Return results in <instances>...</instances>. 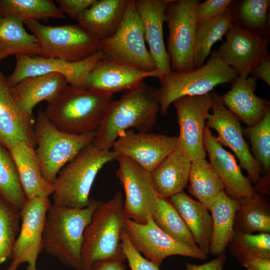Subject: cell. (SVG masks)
I'll return each instance as SVG.
<instances>
[{
	"label": "cell",
	"mask_w": 270,
	"mask_h": 270,
	"mask_svg": "<svg viewBox=\"0 0 270 270\" xmlns=\"http://www.w3.org/2000/svg\"><path fill=\"white\" fill-rule=\"evenodd\" d=\"M252 78L256 81L264 80L270 86V54L264 58L254 68L251 72Z\"/></svg>",
	"instance_id": "ee69618b"
},
{
	"label": "cell",
	"mask_w": 270,
	"mask_h": 270,
	"mask_svg": "<svg viewBox=\"0 0 270 270\" xmlns=\"http://www.w3.org/2000/svg\"><path fill=\"white\" fill-rule=\"evenodd\" d=\"M113 95L67 84L44 111L58 130L79 135L96 132L112 103Z\"/></svg>",
	"instance_id": "3957f363"
},
{
	"label": "cell",
	"mask_w": 270,
	"mask_h": 270,
	"mask_svg": "<svg viewBox=\"0 0 270 270\" xmlns=\"http://www.w3.org/2000/svg\"><path fill=\"white\" fill-rule=\"evenodd\" d=\"M152 216L158 228L167 234L198 248L186 223L168 199L158 197Z\"/></svg>",
	"instance_id": "d590c367"
},
{
	"label": "cell",
	"mask_w": 270,
	"mask_h": 270,
	"mask_svg": "<svg viewBox=\"0 0 270 270\" xmlns=\"http://www.w3.org/2000/svg\"><path fill=\"white\" fill-rule=\"evenodd\" d=\"M232 0H207L200 2L196 10L197 24L215 18L225 12Z\"/></svg>",
	"instance_id": "b9f144b4"
},
{
	"label": "cell",
	"mask_w": 270,
	"mask_h": 270,
	"mask_svg": "<svg viewBox=\"0 0 270 270\" xmlns=\"http://www.w3.org/2000/svg\"><path fill=\"white\" fill-rule=\"evenodd\" d=\"M178 147V136L128 130L118 136L112 150L130 158L151 173Z\"/></svg>",
	"instance_id": "e0dca14e"
},
{
	"label": "cell",
	"mask_w": 270,
	"mask_h": 270,
	"mask_svg": "<svg viewBox=\"0 0 270 270\" xmlns=\"http://www.w3.org/2000/svg\"><path fill=\"white\" fill-rule=\"evenodd\" d=\"M33 114L24 113L17 106L6 78L0 76V144L8 150L20 142L36 146Z\"/></svg>",
	"instance_id": "44dd1931"
},
{
	"label": "cell",
	"mask_w": 270,
	"mask_h": 270,
	"mask_svg": "<svg viewBox=\"0 0 270 270\" xmlns=\"http://www.w3.org/2000/svg\"><path fill=\"white\" fill-rule=\"evenodd\" d=\"M126 0H95L77 19L78 25L99 42L113 36L121 23Z\"/></svg>",
	"instance_id": "d4e9b609"
},
{
	"label": "cell",
	"mask_w": 270,
	"mask_h": 270,
	"mask_svg": "<svg viewBox=\"0 0 270 270\" xmlns=\"http://www.w3.org/2000/svg\"><path fill=\"white\" fill-rule=\"evenodd\" d=\"M20 220V210L0 195V264L12 260Z\"/></svg>",
	"instance_id": "ab89813d"
},
{
	"label": "cell",
	"mask_w": 270,
	"mask_h": 270,
	"mask_svg": "<svg viewBox=\"0 0 270 270\" xmlns=\"http://www.w3.org/2000/svg\"><path fill=\"white\" fill-rule=\"evenodd\" d=\"M36 152L42 175L53 184L60 170L86 146L92 142L96 132L79 135L62 132L48 118L44 111L35 120Z\"/></svg>",
	"instance_id": "52a82bcc"
},
{
	"label": "cell",
	"mask_w": 270,
	"mask_h": 270,
	"mask_svg": "<svg viewBox=\"0 0 270 270\" xmlns=\"http://www.w3.org/2000/svg\"><path fill=\"white\" fill-rule=\"evenodd\" d=\"M24 23L37 38L43 57L75 62L100 50V42L78 24L46 26L34 20Z\"/></svg>",
	"instance_id": "30bf717a"
},
{
	"label": "cell",
	"mask_w": 270,
	"mask_h": 270,
	"mask_svg": "<svg viewBox=\"0 0 270 270\" xmlns=\"http://www.w3.org/2000/svg\"><path fill=\"white\" fill-rule=\"evenodd\" d=\"M238 208V200L230 198L224 190L218 194L212 204L209 210L212 222L210 252L214 256L225 254L234 232V220Z\"/></svg>",
	"instance_id": "f1b7e54d"
},
{
	"label": "cell",
	"mask_w": 270,
	"mask_h": 270,
	"mask_svg": "<svg viewBox=\"0 0 270 270\" xmlns=\"http://www.w3.org/2000/svg\"><path fill=\"white\" fill-rule=\"evenodd\" d=\"M100 202L90 199L89 204L82 208L51 204L42 234L43 250L64 264L82 270L84 232Z\"/></svg>",
	"instance_id": "7a4b0ae2"
},
{
	"label": "cell",
	"mask_w": 270,
	"mask_h": 270,
	"mask_svg": "<svg viewBox=\"0 0 270 270\" xmlns=\"http://www.w3.org/2000/svg\"><path fill=\"white\" fill-rule=\"evenodd\" d=\"M95 0H56L61 12L70 18L77 20L80 14L88 8Z\"/></svg>",
	"instance_id": "7bdbcfd3"
},
{
	"label": "cell",
	"mask_w": 270,
	"mask_h": 270,
	"mask_svg": "<svg viewBox=\"0 0 270 270\" xmlns=\"http://www.w3.org/2000/svg\"><path fill=\"white\" fill-rule=\"evenodd\" d=\"M169 200L186 223L198 248L208 256L212 231L209 210L184 192L173 196Z\"/></svg>",
	"instance_id": "83f0119b"
},
{
	"label": "cell",
	"mask_w": 270,
	"mask_h": 270,
	"mask_svg": "<svg viewBox=\"0 0 270 270\" xmlns=\"http://www.w3.org/2000/svg\"><path fill=\"white\" fill-rule=\"evenodd\" d=\"M212 112L208 113L206 126L217 132L218 141L234 152L240 168L246 170L252 184H254L264 174L263 170L251 154L240 120L224 105L220 94L212 92Z\"/></svg>",
	"instance_id": "5bb4252c"
},
{
	"label": "cell",
	"mask_w": 270,
	"mask_h": 270,
	"mask_svg": "<svg viewBox=\"0 0 270 270\" xmlns=\"http://www.w3.org/2000/svg\"><path fill=\"white\" fill-rule=\"evenodd\" d=\"M121 246L130 270H160L159 266L143 257L134 248L125 228L121 234Z\"/></svg>",
	"instance_id": "60d3db41"
},
{
	"label": "cell",
	"mask_w": 270,
	"mask_h": 270,
	"mask_svg": "<svg viewBox=\"0 0 270 270\" xmlns=\"http://www.w3.org/2000/svg\"><path fill=\"white\" fill-rule=\"evenodd\" d=\"M24 21L14 16H0V62L6 57L18 54L43 57L39 42L28 33Z\"/></svg>",
	"instance_id": "f546056e"
},
{
	"label": "cell",
	"mask_w": 270,
	"mask_h": 270,
	"mask_svg": "<svg viewBox=\"0 0 270 270\" xmlns=\"http://www.w3.org/2000/svg\"><path fill=\"white\" fill-rule=\"evenodd\" d=\"M0 195L20 210L27 199L14 160L8 150L0 144Z\"/></svg>",
	"instance_id": "8d00e7d4"
},
{
	"label": "cell",
	"mask_w": 270,
	"mask_h": 270,
	"mask_svg": "<svg viewBox=\"0 0 270 270\" xmlns=\"http://www.w3.org/2000/svg\"><path fill=\"white\" fill-rule=\"evenodd\" d=\"M124 228L132 245L146 258L160 266L163 260L172 256H182L204 260L207 256L172 238L156 224L152 216L145 224H138L126 218Z\"/></svg>",
	"instance_id": "9a60e30c"
},
{
	"label": "cell",
	"mask_w": 270,
	"mask_h": 270,
	"mask_svg": "<svg viewBox=\"0 0 270 270\" xmlns=\"http://www.w3.org/2000/svg\"><path fill=\"white\" fill-rule=\"evenodd\" d=\"M8 150L16 165L27 200L52 194L53 184L48 182L42 175L35 148L22 142Z\"/></svg>",
	"instance_id": "4316f807"
},
{
	"label": "cell",
	"mask_w": 270,
	"mask_h": 270,
	"mask_svg": "<svg viewBox=\"0 0 270 270\" xmlns=\"http://www.w3.org/2000/svg\"><path fill=\"white\" fill-rule=\"evenodd\" d=\"M148 78H156V70L146 72L118 64L104 57L98 61L90 72L86 80L87 89L113 95L132 88Z\"/></svg>",
	"instance_id": "7402d4cb"
},
{
	"label": "cell",
	"mask_w": 270,
	"mask_h": 270,
	"mask_svg": "<svg viewBox=\"0 0 270 270\" xmlns=\"http://www.w3.org/2000/svg\"><path fill=\"white\" fill-rule=\"evenodd\" d=\"M170 0H134L136 10L143 24L145 40L154 62L160 83L172 72L164 44L163 24Z\"/></svg>",
	"instance_id": "d6986e66"
},
{
	"label": "cell",
	"mask_w": 270,
	"mask_h": 270,
	"mask_svg": "<svg viewBox=\"0 0 270 270\" xmlns=\"http://www.w3.org/2000/svg\"><path fill=\"white\" fill-rule=\"evenodd\" d=\"M192 160L178 147L150 173L159 197L169 199L188 186Z\"/></svg>",
	"instance_id": "484cf974"
},
{
	"label": "cell",
	"mask_w": 270,
	"mask_h": 270,
	"mask_svg": "<svg viewBox=\"0 0 270 270\" xmlns=\"http://www.w3.org/2000/svg\"><path fill=\"white\" fill-rule=\"evenodd\" d=\"M90 270H126V266L122 261L109 260L94 262Z\"/></svg>",
	"instance_id": "bcb514c9"
},
{
	"label": "cell",
	"mask_w": 270,
	"mask_h": 270,
	"mask_svg": "<svg viewBox=\"0 0 270 270\" xmlns=\"http://www.w3.org/2000/svg\"><path fill=\"white\" fill-rule=\"evenodd\" d=\"M104 58V54L100 50L86 59L75 62L18 54L16 55L14 70L6 78L9 86L11 87L28 77L56 72L63 74L70 86L86 90L88 74L97 62Z\"/></svg>",
	"instance_id": "7c38bea8"
},
{
	"label": "cell",
	"mask_w": 270,
	"mask_h": 270,
	"mask_svg": "<svg viewBox=\"0 0 270 270\" xmlns=\"http://www.w3.org/2000/svg\"><path fill=\"white\" fill-rule=\"evenodd\" d=\"M244 134L250 140L251 154L262 168L264 175L270 174V105L262 120L254 126H247Z\"/></svg>",
	"instance_id": "f35d334b"
},
{
	"label": "cell",
	"mask_w": 270,
	"mask_h": 270,
	"mask_svg": "<svg viewBox=\"0 0 270 270\" xmlns=\"http://www.w3.org/2000/svg\"><path fill=\"white\" fill-rule=\"evenodd\" d=\"M51 204L48 197L34 198L27 200L20 210L21 225L7 270H17L25 262L26 270H36V260L44 250L42 234Z\"/></svg>",
	"instance_id": "4fadbf2b"
},
{
	"label": "cell",
	"mask_w": 270,
	"mask_h": 270,
	"mask_svg": "<svg viewBox=\"0 0 270 270\" xmlns=\"http://www.w3.org/2000/svg\"><path fill=\"white\" fill-rule=\"evenodd\" d=\"M203 142L210 164L224 184L226 194L234 200L253 196L256 192L254 186L242 174L234 156L223 148L206 126Z\"/></svg>",
	"instance_id": "ffe728a7"
},
{
	"label": "cell",
	"mask_w": 270,
	"mask_h": 270,
	"mask_svg": "<svg viewBox=\"0 0 270 270\" xmlns=\"http://www.w3.org/2000/svg\"><path fill=\"white\" fill-rule=\"evenodd\" d=\"M154 90L142 82L114 100L96 132L92 144L101 150H110L125 130L150 132L160 112Z\"/></svg>",
	"instance_id": "6da1fadb"
},
{
	"label": "cell",
	"mask_w": 270,
	"mask_h": 270,
	"mask_svg": "<svg viewBox=\"0 0 270 270\" xmlns=\"http://www.w3.org/2000/svg\"><path fill=\"white\" fill-rule=\"evenodd\" d=\"M118 155L113 150H101L92 142L86 146L58 172L53 184L52 204L73 208L86 207L97 174L106 164L116 160Z\"/></svg>",
	"instance_id": "5b68a950"
},
{
	"label": "cell",
	"mask_w": 270,
	"mask_h": 270,
	"mask_svg": "<svg viewBox=\"0 0 270 270\" xmlns=\"http://www.w3.org/2000/svg\"><path fill=\"white\" fill-rule=\"evenodd\" d=\"M270 8V0H232L229 6L233 24L268 38Z\"/></svg>",
	"instance_id": "1f68e13d"
},
{
	"label": "cell",
	"mask_w": 270,
	"mask_h": 270,
	"mask_svg": "<svg viewBox=\"0 0 270 270\" xmlns=\"http://www.w3.org/2000/svg\"><path fill=\"white\" fill-rule=\"evenodd\" d=\"M232 84L221 96L222 104L247 126L256 125L263 118L270 100L256 95V81L252 77L238 76Z\"/></svg>",
	"instance_id": "603a6c76"
},
{
	"label": "cell",
	"mask_w": 270,
	"mask_h": 270,
	"mask_svg": "<svg viewBox=\"0 0 270 270\" xmlns=\"http://www.w3.org/2000/svg\"><path fill=\"white\" fill-rule=\"evenodd\" d=\"M226 260V256L224 254L202 264L198 265L190 262H186L185 264L186 270H222Z\"/></svg>",
	"instance_id": "f6af8a7d"
},
{
	"label": "cell",
	"mask_w": 270,
	"mask_h": 270,
	"mask_svg": "<svg viewBox=\"0 0 270 270\" xmlns=\"http://www.w3.org/2000/svg\"><path fill=\"white\" fill-rule=\"evenodd\" d=\"M238 76L215 50L202 66L182 72L173 71L160 83L158 88H155L160 112L166 115L170 105L176 99L209 94L219 84L232 83Z\"/></svg>",
	"instance_id": "8992f818"
},
{
	"label": "cell",
	"mask_w": 270,
	"mask_h": 270,
	"mask_svg": "<svg viewBox=\"0 0 270 270\" xmlns=\"http://www.w3.org/2000/svg\"><path fill=\"white\" fill-rule=\"evenodd\" d=\"M227 248L241 264L254 258H270V233L234 232Z\"/></svg>",
	"instance_id": "74e56055"
},
{
	"label": "cell",
	"mask_w": 270,
	"mask_h": 270,
	"mask_svg": "<svg viewBox=\"0 0 270 270\" xmlns=\"http://www.w3.org/2000/svg\"><path fill=\"white\" fill-rule=\"evenodd\" d=\"M232 24L229 7L221 14L197 24L194 46L195 68L204 64L213 45L222 40Z\"/></svg>",
	"instance_id": "836d02e7"
},
{
	"label": "cell",
	"mask_w": 270,
	"mask_h": 270,
	"mask_svg": "<svg viewBox=\"0 0 270 270\" xmlns=\"http://www.w3.org/2000/svg\"><path fill=\"white\" fill-rule=\"evenodd\" d=\"M270 174L262 176L257 182L254 184V188L255 192L268 196L270 194Z\"/></svg>",
	"instance_id": "c3c4849f"
},
{
	"label": "cell",
	"mask_w": 270,
	"mask_h": 270,
	"mask_svg": "<svg viewBox=\"0 0 270 270\" xmlns=\"http://www.w3.org/2000/svg\"><path fill=\"white\" fill-rule=\"evenodd\" d=\"M238 200V208L234 217V231L244 234L270 233L269 198L256 192L252 196Z\"/></svg>",
	"instance_id": "4dcf8cb0"
},
{
	"label": "cell",
	"mask_w": 270,
	"mask_h": 270,
	"mask_svg": "<svg viewBox=\"0 0 270 270\" xmlns=\"http://www.w3.org/2000/svg\"><path fill=\"white\" fill-rule=\"evenodd\" d=\"M0 16H14L24 22L66 18L52 0H0Z\"/></svg>",
	"instance_id": "e575fe53"
},
{
	"label": "cell",
	"mask_w": 270,
	"mask_h": 270,
	"mask_svg": "<svg viewBox=\"0 0 270 270\" xmlns=\"http://www.w3.org/2000/svg\"><path fill=\"white\" fill-rule=\"evenodd\" d=\"M122 193L118 191L106 202H100L86 228L82 248V270H90L96 262L126 258L121 246V234L126 218Z\"/></svg>",
	"instance_id": "277c9868"
},
{
	"label": "cell",
	"mask_w": 270,
	"mask_h": 270,
	"mask_svg": "<svg viewBox=\"0 0 270 270\" xmlns=\"http://www.w3.org/2000/svg\"><path fill=\"white\" fill-rule=\"evenodd\" d=\"M66 78L59 73L30 76L10 86L12 98L24 113L32 114L35 106L42 101H52L68 84Z\"/></svg>",
	"instance_id": "cb8c5ba5"
},
{
	"label": "cell",
	"mask_w": 270,
	"mask_h": 270,
	"mask_svg": "<svg viewBox=\"0 0 270 270\" xmlns=\"http://www.w3.org/2000/svg\"><path fill=\"white\" fill-rule=\"evenodd\" d=\"M1 74H2V73H1L0 72V76Z\"/></svg>",
	"instance_id": "681fc988"
},
{
	"label": "cell",
	"mask_w": 270,
	"mask_h": 270,
	"mask_svg": "<svg viewBox=\"0 0 270 270\" xmlns=\"http://www.w3.org/2000/svg\"><path fill=\"white\" fill-rule=\"evenodd\" d=\"M116 160L118 165L115 174L125 194V216L137 223L145 224L152 216L159 197L150 173L124 156L119 154Z\"/></svg>",
	"instance_id": "8fae6325"
},
{
	"label": "cell",
	"mask_w": 270,
	"mask_h": 270,
	"mask_svg": "<svg viewBox=\"0 0 270 270\" xmlns=\"http://www.w3.org/2000/svg\"><path fill=\"white\" fill-rule=\"evenodd\" d=\"M188 192L208 210L224 186L211 164L206 159L192 161Z\"/></svg>",
	"instance_id": "d6a6232c"
},
{
	"label": "cell",
	"mask_w": 270,
	"mask_h": 270,
	"mask_svg": "<svg viewBox=\"0 0 270 270\" xmlns=\"http://www.w3.org/2000/svg\"><path fill=\"white\" fill-rule=\"evenodd\" d=\"M172 104L176 112L180 129L178 147L192 161L205 159L204 132L213 104L212 92L202 96H182Z\"/></svg>",
	"instance_id": "2e32d148"
},
{
	"label": "cell",
	"mask_w": 270,
	"mask_h": 270,
	"mask_svg": "<svg viewBox=\"0 0 270 270\" xmlns=\"http://www.w3.org/2000/svg\"><path fill=\"white\" fill-rule=\"evenodd\" d=\"M246 270H270V258L257 257L242 264Z\"/></svg>",
	"instance_id": "7dc6e473"
},
{
	"label": "cell",
	"mask_w": 270,
	"mask_h": 270,
	"mask_svg": "<svg viewBox=\"0 0 270 270\" xmlns=\"http://www.w3.org/2000/svg\"><path fill=\"white\" fill-rule=\"evenodd\" d=\"M226 40L216 50L218 55L238 76L248 78L268 54L270 40L232 24Z\"/></svg>",
	"instance_id": "ac0fdd59"
},
{
	"label": "cell",
	"mask_w": 270,
	"mask_h": 270,
	"mask_svg": "<svg viewBox=\"0 0 270 270\" xmlns=\"http://www.w3.org/2000/svg\"><path fill=\"white\" fill-rule=\"evenodd\" d=\"M145 42L143 24L134 0H126L119 28L111 37L100 42V50L106 58L113 62L143 71H154L156 66Z\"/></svg>",
	"instance_id": "ba28073f"
},
{
	"label": "cell",
	"mask_w": 270,
	"mask_h": 270,
	"mask_svg": "<svg viewBox=\"0 0 270 270\" xmlns=\"http://www.w3.org/2000/svg\"><path fill=\"white\" fill-rule=\"evenodd\" d=\"M199 0H170L166 10L168 30L167 53L173 71L195 68L194 46L197 26L196 10Z\"/></svg>",
	"instance_id": "9c48e42d"
}]
</instances>
